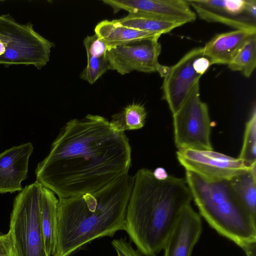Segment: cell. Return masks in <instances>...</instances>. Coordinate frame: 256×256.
<instances>
[{
	"label": "cell",
	"instance_id": "obj_23",
	"mask_svg": "<svg viewBox=\"0 0 256 256\" xmlns=\"http://www.w3.org/2000/svg\"><path fill=\"white\" fill-rule=\"evenodd\" d=\"M87 65L80 74V77L89 84H93L109 70V64L106 56H87Z\"/></svg>",
	"mask_w": 256,
	"mask_h": 256
},
{
	"label": "cell",
	"instance_id": "obj_2",
	"mask_svg": "<svg viewBox=\"0 0 256 256\" xmlns=\"http://www.w3.org/2000/svg\"><path fill=\"white\" fill-rule=\"evenodd\" d=\"M134 178L125 230L142 254L156 256L183 209L190 204L192 193L185 178L168 174L158 179L148 168L138 170Z\"/></svg>",
	"mask_w": 256,
	"mask_h": 256
},
{
	"label": "cell",
	"instance_id": "obj_20",
	"mask_svg": "<svg viewBox=\"0 0 256 256\" xmlns=\"http://www.w3.org/2000/svg\"><path fill=\"white\" fill-rule=\"evenodd\" d=\"M230 181L240 200L256 218V179L248 170L235 176Z\"/></svg>",
	"mask_w": 256,
	"mask_h": 256
},
{
	"label": "cell",
	"instance_id": "obj_18",
	"mask_svg": "<svg viewBox=\"0 0 256 256\" xmlns=\"http://www.w3.org/2000/svg\"><path fill=\"white\" fill-rule=\"evenodd\" d=\"M117 20L124 26L160 35L168 33L182 26L180 24L132 12H130L126 16Z\"/></svg>",
	"mask_w": 256,
	"mask_h": 256
},
{
	"label": "cell",
	"instance_id": "obj_17",
	"mask_svg": "<svg viewBox=\"0 0 256 256\" xmlns=\"http://www.w3.org/2000/svg\"><path fill=\"white\" fill-rule=\"evenodd\" d=\"M58 201L52 190L42 186L40 202V222L45 250L49 256L56 242Z\"/></svg>",
	"mask_w": 256,
	"mask_h": 256
},
{
	"label": "cell",
	"instance_id": "obj_4",
	"mask_svg": "<svg viewBox=\"0 0 256 256\" xmlns=\"http://www.w3.org/2000/svg\"><path fill=\"white\" fill-rule=\"evenodd\" d=\"M185 179L200 215L212 228L242 249L256 242V218L240 200L230 180L210 182L186 170Z\"/></svg>",
	"mask_w": 256,
	"mask_h": 256
},
{
	"label": "cell",
	"instance_id": "obj_8",
	"mask_svg": "<svg viewBox=\"0 0 256 256\" xmlns=\"http://www.w3.org/2000/svg\"><path fill=\"white\" fill-rule=\"evenodd\" d=\"M158 38L140 40L108 49L106 58L109 70L122 75L134 70L146 73L158 72L164 78L168 72L169 66L158 62L162 50Z\"/></svg>",
	"mask_w": 256,
	"mask_h": 256
},
{
	"label": "cell",
	"instance_id": "obj_28",
	"mask_svg": "<svg viewBox=\"0 0 256 256\" xmlns=\"http://www.w3.org/2000/svg\"><path fill=\"white\" fill-rule=\"evenodd\" d=\"M243 250L246 256H256V242L248 244Z\"/></svg>",
	"mask_w": 256,
	"mask_h": 256
},
{
	"label": "cell",
	"instance_id": "obj_19",
	"mask_svg": "<svg viewBox=\"0 0 256 256\" xmlns=\"http://www.w3.org/2000/svg\"><path fill=\"white\" fill-rule=\"evenodd\" d=\"M146 118V112L144 106L139 104H132L120 112L114 114L110 122L115 130L124 132L142 128L144 126Z\"/></svg>",
	"mask_w": 256,
	"mask_h": 256
},
{
	"label": "cell",
	"instance_id": "obj_27",
	"mask_svg": "<svg viewBox=\"0 0 256 256\" xmlns=\"http://www.w3.org/2000/svg\"><path fill=\"white\" fill-rule=\"evenodd\" d=\"M210 66L209 60L204 56L197 58L193 64L195 71L201 76L205 73Z\"/></svg>",
	"mask_w": 256,
	"mask_h": 256
},
{
	"label": "cell",
	"instance_id": "obj_29",
	"mask_svg": "<svg viewBox=\"0 0 256 256\" xmlns=\"http://www.w3.org/2000/svg\"><path fill=\"white\" fill-rule=\"evenodd\" d=\"M153 174L156 178L158 179H163L166 178L168 174L166 170L161 168H158L153 171Z\"/></svg>",
	"mask_w": 256,
	"mask_h": 256
},
{
	"label": "cell",
	"instance_id": "obj_15",
	"mask_svg": "<svg viewBox=\"0 0 256 256\" xmlns=\"http://www.w3.org/2000/svg\"><path fill=\"white\" fill-rule=\"evenodd\" d=\"M256 31L236 30L216 35L203 46V56L210 66L228 64Z\"/></svg>",
	"mask_w": 256,
	"mask_h": 256
},
{
	"label": "cell",
	"instance_id": "obj_3",
	"mask_svg": "<svg viewBox=\"0 0 256 256\" xmlns=\"http://www.w3.org/2000/svg\"><path fill=\"white\" fill-rule=\"evenodd\" d=\"M134 178L128 174L91 193L58 200L52 256H72L92 241L125 230Z\"/></svg>",
	"mask_w": 256,
	"mask_h": 256
},
{
	"label": "cell",
	"instance_id": "obj_13",
	"mask_svg": "<svg viewBox=\"0 0 256 256\" xmlns=\"http://www.w3.org/2000/svg\"><path fill=\"white\" fill-rule=\"evenodd\" d=\"M202 230L200 216L190 204L186 206L164 244V256H192Z\"/></svg>",
	"mask_w": 256,
	"mask_h": 256
},
{
	"label": "cell",
	"instance_id": "obj_12",
	"mask_svg": "<svg viewBox=\"0 0 256 256\" xmlns=\"http://www.w3.org/2000/svg\"><path fill=\"white\" fill-rule=\"evenodd\" d=\"M114 13L120 10L182 26L194 21L196 14L187 0H104Z\"/></svg>",
	"mask_w": 256,
	"mask_h": 256
},
{
	"label": "cell",
	"instance_id": "obj_25",
	"mask_svg": "<svg viewBox=\"0 0 256 256\" xmlns=\"http://www.w3.org/2000/svg\"><path fill=\"white\" fill-rule=\"evenodd\" d=\"M112 244L118 256H142L138 250L134 249L131 244L125 238L114 239Z\"/></svg>",
	"mask_w": 256,
	"mask_h": 256
},
{
	"label": "cell",
	"instance_id": "obj_6",
	"mask_svg": "<svg viewBox=\"0 0 256 256\" xmlns=\"http://www.w3.org/2000/svg\"><path fill=\"white\" fill-rule=\"evenodd\" d=\"M53 46L32 24L18 23L9 14L0 16V64L31 65L40 69L49 61Z\"/></svg>",
	"mask_w": 256,
	"mask_h": 256
},
{
	"label": "cell",
	"instance_id": "obj_9",
	"mask_svg": "<svg viewBox=\"0 0 256 256\" xmlns=\"http://www.w3.org/2000/svg\"><path fill=\"white\" fill-rule=\"evenodd\" d=\"M176 158L186 170L210 182L230 180L248 171L250 168L239 158H234L213 150H179L176 152Z\"/></svg>",
	"mask_w": 256,
	"mask_h": 256
},
{
	"label": "cell",
	"instance_id": "obj_5",
	"mask_svg": "<svg viewBox=\"0 0 256 256\" xmlns=\"http://www.w3.org/2000/svg\"><path fill=\"white\" fill-rule=\"evenodd\" d=\"M42 187L36 181L22 188L14 198L8 232L14 256H49L40 222Z\"/></svg>",
	"mask_w": 256,
	"mask_h": 256
},
{
	"label": "cell",
	"instance_id": "obj_10",
	"mask_svg": "<svg viewBox=\"0 0 256 256\" xmlns=\"http://www.w3.org/2000/svg\"><path fill=\"white\" fill-rule=\"evenodd\" d=\"M196 16L207 22L236 30L256 31V0H187Z\"/></svg>",
	"mask_w": 256,
	"mask_h": 256
},
{
	"label": "cell",
	"instance_id": "obj_1",
	"mask_svg": "<svg viewBox=\"0 0 256 256\" xmlns=\"http://www.w3.org/2000/svg\"><path fill=\"white\" fill-rule=\"evenodd\" d=\"M132 148L124 132L88 114L60 129L36 169V181L58 200L93 192L128 174Z\"/></svg>",
	"mask_w": 256,
	"mask_h": 256
},
{
	"label": "cell",
	"instance_id": "obj_24",
	"mask_svg": "<svg viewBox=\"0 0 256 256\" xmlns=\"http://www.w3.org/2000/svg\"><path fill=\"white\" fill-rule=\"evenodd\" d=\"M87 56H106L108 50L104 43L96 35L88 36L84 40Z\"/></svg>",
	"mask_w": 256,
	"mask_h": 256
},
{
	"label": "cell",
	"instance_id": "obj_22",
	"mask_svg": "<svg viewBox=\"0 0 256 256\" xmlns=\"http://www.w3.org/2000/svg\"><path fill=\"white\" fill-rule=\"evenodd\" d=\"M250 167L256 162V108L254 104L251 115L246 124L242 148L238 157Z\"/></svg>",
	"mask_w": 256,
	"mask_h": 256
},
{
	"label": "cell",
	"instance_id": "obj_16",
	"mask_svg": "<svg viewBox=\"0 0 256 256\" xmlns=\"http://www.w3.org/2000/svg\"><path fill=\"white\" fill-rule=\"evenodd\" d=\"M96 34L108 49L130 42L151 38H160L161 35L140 30L121 24L117 20H104L96 26Z\"/></svg>",
	"mask_w": 256,
	"mask_h": 256
},
{
	"label": "cell",
	"instance_id": "obj_14",
	"mask_svg": "<svg viewBox=\"0 0 256 256\" xmlns=\"http://www.w3.org/2000/svg\"><path fill=\"white\" fill-rule=\"evenodd\" d=\"M34 150L31 142L22 144L0 154V194L20 191L27 178L28 161Z\"/></svg>",
	"mask_w": 256,
	"mask_h": 256
},
{
	"label": "cell",
	"instance_id": "obj_21",
	"mask_svg": "<svg viewBox=\"0 0 256 256\" xmlns=\"http://www.w3.org/2000/svg\"><path fill=\"white\" fill-rule=\"evenodd\" d=\"M230 69L240 71L249 78L256 67V34L252 35L228 64Z\"/></svg>",
	"mask_w": 256,
	"mask_h": 256
},
{
	"label": "cell",
	"instance_id": "obj_26",
	"mask_svg": "<svg viewBox=\"0 0 256 256\" xmlns=\"http://www.w3.org/2000/svg\"><path fill=\"white\" fill-rule=\"evenodd\" d=\"M0 256H14L12 243L8 232L0 234Z\"/></svg>",
	"mask_w": 256,
	"mask_h": 256
},
{
	"label": "cell",
	"instance_id": "obj_11",
	"mask_svg": "<svg viewBox=\"0 0 256 256\" xmlns=\"http://www.w3.org/2000/svg\"><path fill=\"white\" fill-rule=\"evenodd\" d=\"M203 56V47L195 48L185 54L175 64L169 66L162 84V98L172 113L182 104L194 84L202 76L194 70L193 64Z\"/></svg>",
	"mask_w": 256,
	"mask_h": 256
},
{
	"label": "cell",
	"instance_id": "obj_7",
	"mask_svg": "<svg viewBox=\"0 0 256 256\" xmlns=\"http://www.w3.org/2000/svg\"><path fill=\"white\" fill-rule=\"evenodd\" d=\"M174 140L178 150H213L208 107L200 98V81L174 114Z\"/></svg>",
	"mask_w": 256,
	"mask_h": 256
}]
</instances>
